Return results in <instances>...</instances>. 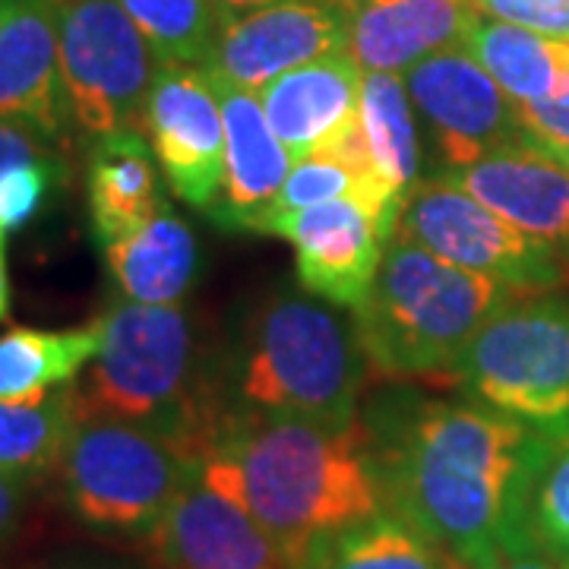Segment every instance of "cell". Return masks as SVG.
<instances>
[{
  "mask_svg": "<svg viewBox=\"0 0 569 569\" xmlns=\"http://www.w3.org/2000/svg\"><path fill=\"white\" fill-rule=\"evenodd\" d=\"M389 512L471 569L541 550L531 490L548 459L545 433L468 399L415 389L377 396L365 421Z\"/></svg>",
  "mask_w": 569,
  "mask_h": 569,
  "instance_id": "cell-1",
  "label": "cell"
},
{
  "mask_svg": "<svg viewBox=\"0 0 569 569\" xmlns=\"http://www.w3.org/2000/svg\"><path fill=\"white\" fill-rule=\"evenodd\" d=\"M200 468L269 531L291 569H313L336 535L387 509L361 421L329 430L228 408Z\"/></svg>",
  "mask_w": 569,
  "mask_h": 569,
  "instance_id": "cell-2",
  "label": "cell"
},
{
  "mask_svg": "<svg viewBox=\"0 0 569 569\" xmlns=\"http://www.w3.org/2000/svg\"><path fill=\"white\" fill-rule=\"evenodd\" d=\"M367 370L355 313L307 288L282 284L250 310L219 358V383L224 411L241 408L348 430L358 425Z\"/></svg>",
  "mask_w": 569,
  "mask_h": 569,
  "instance_id": "cell-3",
  "label": "cell"
},
{
  "mask_svg": "<svg viewBox=\"0 0 569 569\" xmlns=\"http://www.w3.org/2000/svg\"><path fill=\"white\" fill-rule=\"evenodd\" d=\"M99 320L102 348L73 383L77 411L159 430L200 459L224 402L219 358L190 310L121 298Z\"/></svg>",
  "mask_w": 569,
  "mask_h": 569,
  "instance_id": "cell-4",
  "label": "cell"
},
{
  "mask_svg": "<svg viewBox=\"0 0 569 569\" xmlns=\"http://www.w3.org/2000/svg\"><path fill=\"white\" fill-rule=\"evenodd\" d=\"M522 291L392 238L377 279L355 307L370 367L387 380L447 377L475 332Z\"/></svg>",
  "mask_w": 569,
  "mask_h": 569,
  "instance_id": "cell-5",
  "label": "cell"
},
{
  "mask_svg": "<svg viewBox=\"0 0 569 569\" xmlns=\"http://www.w3.org/2000/svg\"><path fill=\"white\" fill-rule=\"evenodd\" d=\"M468 402L493 408L548 440H569V298H509L449 367Z\"/></svg>",
  "mask_w": 569,
  "mask_h": 569,
  "instance_id": "cell-6",
  "label": "cell"
},
{
  "mask_svg": "<svg viewBox=\"0 0 569 569\" xmlns=\"http://www.w3.org/2000/svg\"><path fill=\"white\" fill-rule=\"evenodd\" d=\"M197 462L159 430L77 411L58 468L63 503L86 529L146 538Z\"/></svg>",
  "mask_w": 569,
  "mask_h": 569,
  "instance_id": "cell-7",
  "label": "cell"
},
{
  "mask_svg": "<svg viewBox=\"0 0 569 569\" xmlns=\"http://www.w3.org/2000/svg\"><path fill=\"white\" fill-rule=\"evenodd\" d=\"M61 77L70 123L89 140L123 127L140 130L159 58L121 0H54Z\"/></svg>",
  "mask_w": 569,
  "mask_h": 569,
  "instance_id": "cell-8",
  "label": "cell"
},
{
  "mask_svg": "<svg viewBox=\"0 0 569 569\" xmlns=\"http://www.w3.org/2000/svg\"><path fill=\"white\" fill-rule=\"evenodd\" d=\"M396 234L516 291H548L567 279L569 266L560 257L478 203L447 174L425 178L408 193Z\"/></svg>",
  "mask_w": 569,
  "mask_h": 569,
  "instance_id": "cell-9",
  "label": "cell"
},
{
  "mask_svg": "<svg viewBox=\"0 0 569 569\" xmlns=\"http://www.w3.org/2000/svg\"><path fill=\"white\" fill-rule=\"evenodd\" d=\"M402 77L418 121L425 123L430 156L440 162L437 174L526 140L516 102L466 48L427 54Z\"/></svg>",
  "mask_w": 569,
  "mask_h": 569,
  "instance_id": "cell-10",
  "label": "cell"
},
{
  "mask_svg": "<svg viewBox=\"0 0 569 569\" xmlns=\"http://www.w3.org/2000/svg\"><path fill=\"white\" fill-rule=\"evenodd\" d=\"M140 130L174 197L197 209L216 203L224 178V121L203 67L162 63L142 104Z\"/></svg>",
  "mask_w": 569,
  "mask_h": 569,
  "instance_id": "cell-11",
  "label": "cell"
},
{
  "mask_svg": "<svg viewBox=\"0 0 569 569\" xmlns=\"http://www.w3.org/2000/svg\"><path fill=\"white\" fill-rule=\"evenodd\" d=\"M348 51L346 17L326 0H272L244 13H222L203 70L260 92L295 67Z\"/></svg>",
  "mask_w": 569,
  "mask_h": 569,
  "instance_id": "cell-12",
  "label": "cell"
},
{
  "mask_svg": "<svg viewBox=\"0 0 569 569\" xmlns=\"http://www.w3.org/2000/svg\"><path fill=\"white\" fill-rule=\"evenodd\" d=\"M146 541L156 569H291L269 531L200 462Z\"/></svg>",
  "mask_w": 569,
  "mask_h": 569,
  "instance_id": "cell-13",
  "label": "cell"
},
{
  "mask_svg": "<svg viewBox=\"0 0 569 569\" xmlns=\"http://www.w3.org/2000/svg\"><path fill=\"white\" fill-rule=\"evenodd\" d=\"M272 234L295 247L301 288L346 310L365 301L387 244L396 238L358 197L305 209L284 219Z\"/></svg>",
  "mask_w": 569,
  "mask_h": 569,
  "instance_id": "cell-14",
  "label": "cell"
},
{
  "mask_svg": "<svg viewBox=\"0 0 569 569\" xmlns=\"http://www.w3.org/2000/svg\"><path fill=\"white\" fill-rule=\"evenodd\" d=\"M0 121L44 142L63 140L70 127L54 0H0Z\"/></svg>",
  "mask_w": 569,
  "mask_h": 569,
  "instance_id": "cell-15",
  "label": "cell"
},
{
  "mask_svg": "<svg viewBox=\"0 0 569 569\" xmlns=\"http://www.w3.org/2000/svg\"><path fill=\"white\" fill-rule=\"evenodd\" d=\"M447 178L569 266V168L557 156L519 140Z\"/></svg>",
  "mask_w": 569,
  "mask_h": 569,
  "instance_id": "cell-16",
  "label": "cell"
},
{
  "mask_svg": "<svg viewBox=\"0 0 569 569\" xmlns=\"http://www.w3.org/2000/svg\"><path fill=\"white\" fill-rule=\"evenodd\" d=\"M209 80L222 104L224 178L216 203L206 212L228 231H257L266 209L288 181L295 159L276 137L257 92L241 89L219 73H209Z\"/></svg>",
  "mask_w": 569,
  "mask_h": 569,
  "instance_id": "cell-17",
  "label": "cell"
},
{
  "mask_svg": "<svg viewBox=\"0 0 569 569\" xmlns=\"http://www.w3.org/2000/svg\"><path fill=\"white\" fill-rule=\"evenodd\" d=\"M471 0H351L348 51L365 70L406 73L427 54L466 48Z\"/></svg>",
  "mask_w": 569,
  "mask_h": 569,
  "instance_id": "cell-18",
  "label": "cell"
},
{
  "mask_svg": "<svg viewBox=\"0 0 569 569\" xmlns=\"http://www.w3.org/2000/svg\"><path fill=\"white\" fill-rule=\"evenodd\" d=\"M365 67L339 51L305 67H295L257 92L276 137L295 162L307 159L329 137L358 121Z\"/></svg>",
  "mask_w": 569,
  "mask_h": 569,
  "instance_id": "cell-19",
  "label": "cell"
},
{
  "mask_svg": "<svg viewBox=\"0 0 569 569\" xmlns=\"http://www.w3.org/2000/svg\"><path fill=\"white\" fill-rule=\"evenodd\" d=\"M156 152L137 127L96 137L86 162L89 222L102 247L123 241L162 212L164 193L156 168Z\"/></svg>",
  "mask_w": 569,
  "mask_h": 569,
  "instance_id": "cell-20",
  "label": "cell"
},
{
  "mask_svg": "<svg viewBox=\"0 0 569 569\" xmlns=\"http://www.w3.org/2000/svg\"><path fill=\"white\" fill-rule=\"evenodd\" d=\"M121 298L140 305H181L200 279L193 228L168 206L123 241L102 247Z\"/></svg>",
  "mask_w": 569,
  "mask_h": 569,
  "instance_id": "cell-21",
  "label": "cell"
},
{
  "mask_svg": "<svg viewBox=\"0 0 569 569\" xmlns=\"http://www.w3.org/2000/svg\"><path fill=\"white\" fill-rule=\"evenodd\" d=\"M466 51L516 104L553 99L569 89V41L478 13L466 36Z\"/></svg>",
  "mask_w": 569,
  "mask_h": 569,
  "instance_id": "cell-22",
  "label": "cell"
},
{
  "mask_svg": "<svg viewBox=\"0 0 569 569\" xmlns=\"http://www.w3.org/2000/svg\"><path fill=\"white\" fill-rule=\"evenodd\" d=\"M102 320L80 329H10L0 336V402L70 387L102 348Z\"/></svg>",
  "mask_w": 569,
  "mask_h": 569,
  "instance_id": "cell-23",
  "label": "cell"
},
{
  "mask_svg": "<svg viewBox=\"0 0 569 569\" xmlns=\"http://www.w3.org/2000/svg\"><path fill=\"white\" fill-rule=\"evenodd\" d=\"M358 118L377 178L406 203L408 193L425 181V137L406 89V77L365 70Z\"/></svg>",
  "mask_w": 569,
  "mask_h": 569,
  "instance_id": "cell-24",
  "label": "cell"
},
{
  "mask_svg": "<svg viewBox=\"0 0 569 569\" xmlns=\"http://www.w3.org/2000/svg\"><path fill=\"white\" fill-rule=\"evenodd\" d=\"M73 425V383L39 399L0 402V475H13L32 485L54 475Z\"/></svg>",
  "mask_w": 569,
  "mask_h": 569,
  "instance_id": "cell-25",
  "label": "cell"
},
{
  "mask_svg": "<svg viewBox=\"0 0 569 569\" xmlns=\"http://www.w3.org/2000/svg\"><path fill=\"white\" fill-rule=\"evenodd\" d=\"M313 569H471L437 548L406 519L380 509L365 522L336 535Z\"/></svg>",
  "mask_w": 569,
  "mask_h": 569,
  "instance_id": "cell-26",
  "label": "cell"
},
{
  "mask_svg": "<svg viewBox=\"0 0 569 569\" xmlns=\"http://www.w3.org/2000/svg\"><path fill=\"white\" fill-rule=\"evenodd\" d=\"M159 63L206 67L222 10L216 0H121Z\"/></svg>",
  "mask_w": 569,
  "mask_h": 569,
  "instance_id": "cell-27",
  "label": "cell"
},
{
  "mask_svg": "<svg viewBox=\"0 0 569 569\" xmlns=\"http://www.w3.org/2000/svg\"><path fill=\"white\" fill-rule=\"evenodd\" d=\"M342 197H361V178L348 168V164L326 159V156H307L301 162H295L288 181L279 190V197L266 209L260 234H272L284 219L313 209V206L329 203V200H342Z\"/></svg>",
  "mask_w": 569,
  "mask_h": 569,
  "instance_id": "cell-28",
  "label": "cell"
},
{
  "mask_svg": "<svg viewBox=\"0 0 569 569\" xmlns=\"http://www.w3.org/2000/svg\"><path fill=\"white\" fill-rule=\"evenodd\" d=\"M535 545L569 563V440H553L531 490Z\"/></svg>",
  "mask_w": 569,
  "mask_h": 569,
  "instance_id": "cell-29",
  "label": "cell"
},
{
  "mask_svg": "<svg viewBox=\"0 0 569 569\" xmlns=\"http://www.w3.org/2000/svg\"><path fill=\"white\" fill-rule=\"evenodd\" d=\"M63 181V162L51 152L39 162L10 168L0 178V224L7 231L32 222Z\"/></svg>",
  "mask_w": 569,
  "mask_h": 569,
  "instance_id": "cell-30",
  "label": "cell"
},
{
  "mask_svg": "<svg viewBox=\"0 0 569 569\" xmlns=\"http://www.w3.org/2000/svg\"><path fill=\"white\" fill-rule=\"evenodd\" d=\"M485 17L512 22L548 39L569 41V0H471Z\"/></svg>",
  "mask_w": 569,
  "mask_h": 569,
  "instance_id": "cell-31",
  "label": "cell"
},
{
  "mask_svg": "<svg viewBox=\"0 0 569 569\" xmlns=\"http://www.w3.org/2000/svg\"><path fill=\"white\" fill-rule=\"evenodd\" d=\"M526 140L541 146L545 152L567 159L569 156V89L563 96L541 99V102L516 104Z\"/></svg>",
  "mask_w": 569,
  "mask_h": 569,
  "instance_id": "cell-32",
  "label": "cell"
},
{
  "mask_svg": "<svg viewBox=\"0 0 569 569\" xmlns=\"http://www.w3.org/2000/svg\"><path fill=\"white\" fill-rule=\"evenodd\" d=\"M51 142H44L39 133L26 130L20 123L0 121V178L26 162H39L44 156H51L54 149H48Z\"/></svg>",
  "mask_w": 569,
  "mask_h": 569,
  "instance_id": "cell-33",
  "label": "cell"
},
{
  "mask_svg": "<svg viewBox=\"0 0 569 569\" xmlns=\"http://www.w3.org/2000/svg\"><path fill=\"white\" fill-rule=\"evenodd\" d=\"M29 490H32V481L0 475V548L20 529L22 512L29 503Z\"/></svg>",
  "mask_w": 569,
  "mask_h": 569,
  "instance_id": "cell-34",
  "label": "cell"
},
{
  "mask_svg": "<svg viewBox=\"0 0 569 569\" xmlns=\"http://www.w3.org/2000/svg\"><path fill=\"white\" fill-rule=\"evenodd\" d=\"M7 228L0 224V323L10 317V276H7Z\"/></svg>",
  "mask_w": 569,
  "mask_h": 569,
  "instance_id": "cell-35",
  "label": "cell"
},
{
  "mask_svg": "<svg viewBox=\"0 0 569 569\" xmlns=\"http://www.w3.org/2000/svg\"><path fill=\"white\" fill-rule=\"evenodd\" d=\"M497 569H553V567H550L548 560H545L538 550H529V553H516V557H507V560H503V563H500Z\"/></svg>",
  "mask_w": 569,
  "mask_h": 569,
  "instance_id": "cell-36",
  "label": "cell"
},
{
  "mask_svg": "<svg viewBox=\"0 0 569 569\" xmlns=\"http://www.w3.org/2000/svg\"><path fill=\"white\" fill-rule=\"evenodd\" d=\"M263 3H272V0H216V7L222 13H244V10H257Z\"/></svg>",
  "mask_w": 569,
  "mask_h": 569,
  "instance_id": "cell-37",
  "label": "cell"
},
{
  "mask_svg": "<svg viewBox=\"0 0 569 569\" xmlns=\"http://www.w3.org/2000/svg\"><path fill=\"white\" fill-rule=\"evenodd\" d=\"M326 3H332V7H336V10H339L342 17H346L348 7H351V0H326Z\"/></svg>",
  "mask_w": 569,
  "mask_h": 569,
  "instance_id": "cell-38",
  "label": "cell"
},
{
  "mask_svg": "<svg viewBox=\"0 0 569 569\" xmlns=\"http://www.w3.org/2000/svg\"><path fill=\"white\" fill-rule=\"evenodd\" d=\"M560 162H563V164H567V168H569V156H567V159H560Z\"/></svg>",
  "mask_w": 569,
  "mask_h": 569,
  "instance_id": "cell-39",
  "label": "cell"
},
{
  "mask_svg": "<svg viewBox=\"0 0 569 569\" xmlns=\"http://www.w3.org/2000/svg\"><path fill=\"white\" fill-rule=\"evenodd\" d=\"M567 569H569V563H567Z\"/></svg>",
  "mask_w": 569,
  "mask_h": 569,
  "instance_id": "cell-40",
  "label": "cell"
}]
</instances>
